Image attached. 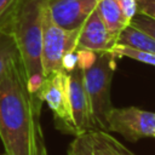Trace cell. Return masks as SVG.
Here are the masks:
<instances>
[{"mask_svg":"<svg viewBox=\"0 0 155 155\" xmlns=\"http://www.w3.org/2000/svg\"><path fill=\"white\" fill-rule=\"evenodd\" d=\"M121 11L124 13V17L126 18V21L131 22V19L133 18V16L137 13V2L136 0H119Z\"/></svg>","mask_w":155,"mask_h":155,"instance_id":"44dd1931","label":"cell"},{"mask_svg":"<svg viewBox=\"0 0 155 155\" xmlns=\"http://www.w3.org/2000/svg\"><path fill=\"white\" fill-rule=\"evenodd\" d=\"M0 155H6V154L5 153H0Z\"/></svg>","mask_w":155,"mask_h":155,"instance_id":"7402d4cb","label":"cell"},{"mask_svg":"<svg viewBox=\"0 0 155 155\" xmlns=\"http://www.w3.org/2000/svg\"><path fill=\"white\" fill-rule=\"evenodd\" d=\"M17 58H19L18 47L7 23L0 27V79Z\"/></svg>","mask_w":155,"mask_h":155,"instance_id":"4fadbf2b","label":"cell"},{"mask_svg":"<svg viewBox=\"0 0 155 155\" xmlns=\"http://www.w3.org/2000/svg\"><path fill=\"white\" fill-rule=\"evenodd\" d=\"M107 132L121 134L128 142L155 136V113L137 107L115 108L107 116Z\"/></svg>","mask_w":155,"mask_h":155,"instance_id":"8992f818","label":"cell"},{"mask_svg":"<svg viewBox=\"0 0 155 155\" xmlns=\"http://www.w3.org/2000/svg\"><path fill=\"white\" fill-rule=\"evenodd\" d=\"M130 25L149 34L150 36H153L155 39V21L147 17V16H143V15H139V13H136L133 16V18L131 19L130 22Z\"/></svg>","mask_w":155,"mask_h":155,"instance_id":"2e32d148","label":"cell"},{"mask_svg":"<svg viewBox=\"0 0 155 155\" xmlns=\"http://www.w3.org/2000/svg\"><path fill=\"white\" fill-rule=\"evenodd\" d=\"M21 0H0V27L7 24Z\"/></svg>","mask_w":155,"mask_h":155,"instance_id":"e0dca14e","label":"cell"},{"mask_svg":"<svg viewBox=\"0 0 155 155\" xmlns=\"http://www.w3.org/2000/svg\"><path fill=\"white\" fill-rule=\"evenodd\" d=\"M69 78V102L76 136L94 131V124L91 114L90 102L82 81V70L75 68L68 73Z\"/></svg>","mask_w":155,"mask_h":155,"instance_id":"ba28073f","label":"cell"},{"mask_svg":"<svg viewBox=\"0 0 155 155\" xmlns=\"http://www.w3.org/2000/svg\"><path fill=\"white\" fill-rule=\"evenodd\" d=\"M76 50H70L68 51L63 58H62V69L67 73L74 70L75 68H78V54H76Z\"/></svg>","mask_w":155,"mask_h":155,"instance_id":"ffe728a7","label":"cell"},{"mask_svg":"<svg viewBox=\"0 0 155 155\" xmlns=\"http://www.w3.org/2000/svg\"><path fill=\"white\" fill-rule=\"evenodd\" d=\"M47 0H21L8 22L27 75V87L36 94L45 79L41 67L42 16Z\"/></svg>","mask_w":155,"mask_h":155,"instance_id":"7a4b0ae2","label":"cell"},{"mask_svg":"<svg viewBox=\"0 0 155 155\" xmlns=\"http://www.w3.org/2000/svg\"><path fill=\"white\" fill-rule=\"evenodd\" d=\"M76 54H78V68L81 70H85L87 68H90L97 58V53L90 50H76Z\"/></svg>","mask_w":155,"mask_h":155,"instance_id":"ac0fdd59","label":"cell"},{"mask_svg":"<svg viewBox=\"0 0 155 155\" xmlns=\"http://www.w3.org/2000/svg\"><path fill=\"white\" fill-rule=\"evenodd\" d=\"M116 42L117 39L108 30L97 8L94 7L79 28L76 48L90 50L98 53L110 51Z\"/></svg>","mask_w":155,"mask_h":155,"instance_id":"52a82bcc","label":"cell"},{"mask_svg":"<svg viewBox=\"0 0 155 155\" xmlns=\"http://www.w3.org/2000/svg\"><path fill=\"white\" fill-rule=\"evenodd\" d=\"M116 59L113 51L98 52L96 62L82 70V81L96 130L105 131L107 116L113 109L111 81L116 70Z\"/></svg>","mask_w":155,"mask_h":155,"instance_id":"3957f363","label":"cell"},{"mask_svg":"<svg viewBox=\"0 0 155 155\" xmlns=\"http://www.w3.org/2000/svg\"><path fill=\"white\" fill-rule=\"evenodd\" d=\"M36 96L51 109L56 128L62 133L76 136L69 102L68 73L62 69L45 76Z\"/></svg>","mask_w":155,"mask_h":155,"instance_id":"5b68a950","label":"cell"},{"mask_svg":"<svg viewBox=\"0 0 155 155\" xmlns=\"http://www.w3.org/2000/svg\"><path fill=\"white\" fill-rule=\"evenodd\" d=\"M137 13L155 21V0H136Z\"/></svg>","mask_w":155,"mask_h":155,"instance_id":"d6986e66","label":"cell"},{"mask_svg":"<svg viewBox=\"0 0 155 155\" xmlns=\"http://www.w3.org/2000/svg\"><path fill=\"white\" fill-rule=\"evenodd\" d=\"M96 5L97 0H47L46 4L53 22L64 29L80 27Z\"/></svg>","mask_w":155,"mask_h":155,"instance_id":"9c48e42d","label":"cell"},{"mask_svg":"<svg viewBox=\"0 0 155 155\" xmlns=\"http://www.w3.org/2000/svg\"><path fill=\"white\" fill-rule=\"evenodd\" d=\"M116 44L125 45L139 51L155 53V39L130 24L120 33Z\"/></svg>","mask_w":155,"mask_h":155,"instance_id":"7c38bea8","label":"cell"},{"mask_svg":"<svg viewBox=\"0 0 155 155\" xmlns=\"http://www.w3.org/2000/svg\"><path fill=\"white\" fill-rule=\"evenodd\" d=\"M41 105L27 87L19 57L0 79V139L6 155H48L40 122Z\"/></svg>","mask_w":155,"mask_h":155,"instance_id":"6da1fadb","label":"cell"},{"mask_svg":"<svg viewBox=\"0 0 155 155\" xmlns=\"http://www.w3.org/2000/svg\"><path fill=\"white\" fill-rule=\"evenodd\" d=\"M79 28L64 29L59 27L53 22L47 6H45L41 29V67L44 76L62 70L63 56L68 51L76 48Z\"/></svg>","mask_w":155,"mask_h":155,"instance_id":"277c9868","label":"cell"},{"mask_svg":"<svg viewBox=\"0 0 155 155\" xmlns=\"http://www.w3.org/2000/svg\"><path fill=\"white\" fill-rule=\"evenodd\" d=\"M110 51H113L117 58L126 57V58H131V59L155 67V53L139 51V50H136V48H132L125 45H120V44H115Z\"/></svg>","mask_w":155,"mask_h":155,"instance_id":"5bb4252c","label":"cell"},{"mask_svg":"<svg viewBox=\"0 0 155 155\" xmlns=\"http://www.w3.org/2000/svg\"><path fill=\"white\" fill-rule=\"evenodd\" d=\"M88 137L94 155H136L107 131L94 130Z\"/></svg>","mask_w":155,"mask_h":155,"instance_id":"8fae6325","label":"cell"},{"mask_svg":"<svg viewBox=\"0 0 155 155\" xmlns=\"http://www.w3.org/2000/svg\"><path fill=\"white\" fill-rule=\"evenodd\" d=\"M96 8L108 30L117 39L120 33L128 25L124 17L119 0H97Z\"/></svg>","mask_w":155,"mask_h":155,"instance_id":"30bf717a","label":"cell"},{"mask_svg":"<svg viewBox=\"0 0 155 155\" xmlns=\"http://www.w3.org/2000/svg\"><path fill=\"white\" fill-rule=\"evenodd\" d=\"M67 155H94L91 147L88 132L74 136V139L68 147Z\"/></svg>","mask_w":155,"mask_h":155,"instance_id":"9a60e30c","label":"cell"},{"mask_svg":"<svg viewBox=\"0 0 155 155\" xmlns=\"http://www.w3.org/2000/svg\"><path fill=\"white\" fill-rule=\"evenodd\" d=\"M154 138H155V136H154Z\"/></svg>","mask_w":155,"mask_h":155,"instance_id":"603a6c76","label":"cell"}]
</instances>
